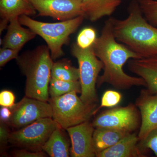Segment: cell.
Wrapping results in <instances>:
<instances>
[{
	"label": "cell",
	"mask_w": 157,
	"mask_h": 157,
	"mask_svg": "<svg viewBox=\"0 0 157 157\" xmlns=\"http://www.w3.org/2000/svg\"><path fill=\"white\" fill-rule=\"evenodd\" d=\"M93 48L96 56L104 64V73L98 77L97 87L105 83L121 90L135 86H146L143 78L130 76L124 71V65L129 60L141 57L117 40L110 18L104 23L101 36L96 39Z\"/></svg>",
	"instance_id": "obj_1"
},
{
	"label": "cell",
	"mask_w": 157,
	"mask_h": 157,
	"mask_svg": "<svg viewBox=\"0 0 157 157\" xmlns=\"http://www.w3.org/2000/svg\"><path fill=\"white\" fill-rule=\"evenodd\" d=\"M128 11L125 19L110 17L116 39L141 58L157 56V27L147 20L137 0L131 2Z\"/></svg>",
	"instance_id": "obj_2"
},
{
	"label": "cell",
	"mask_w": 157,
	"mask_h": 157,
	"mask_svg": "<svg viewBox=\"0 0 157 157\" xmlns=\"http://www.w3.org/2000/svg\"><path fill=\"white\" fill-rule=\"evenodd\" d=\"M16 60L26 77V97L48 102L54 62L48 46H38L33 50L18 56Z\"/></svg>",
	"instance_id": "obj_3"
},
{
	"label": "cell",
	"mask_w": 157,
	"mask_h": 157,
	"mask_svg": "<svg viewBox=\"0 0 157 157\" xmlns=\"http://www.w3.org/2000/svg\"><path fill=\"white\" fill-rule=\"evenodd\" d=\"M84 19V16L81 15L61 22L47 23L35 20L27 15L18 17L22 25L27 27L45 40L53 60L63 55V46L69 43L70 35L76 32Z\"/></svg>",
	"instance_id": "obj_4"
},
{
	"label": "cell",
	"mask_w": 157,
	"mask_h": 157,
	"mask_svg": "<svg viewBox=\"0 0 157 157\" xmlns=\"http://www.w3.org/2000/svg\"><path fill=\"white\" fill-rule=\"evenodd\" d=\"M76 92H72L48 100L52 109V118L62 128L67 129L90 121L95 113L98 104L85 103Z\"/></svg>",
	"instance_id": "obj_5"
},
{
	"label": "cell",
	"mask_w": 157,
	"mask_h": 157,
	"mask_svg": "<svg viewBox=\"0 0 157 157\" xmlns=\"http://www.w3.org/2000/svg\"><path fill=\"white\" fill-rule=\"evenodd\" d=\"M71 54L78 63L81 86L80 98L86 104H97L98 98L96 86L99 73L104 68L103 63L96 56L93 45L82 49L76 43L74 44Z\"/></svg>",
	"instance_id": "obj_6"
},
{
	"label": "cell",
	"mask_w": 157,
	"mask_h": 157,
	"mask_svg": "<svg viewBox=\"0 0 157 157\" xmlns=\"http://www.w3.org/2000/svg\"><path fill=\"white\" fill-rule=\"evenodd\" d=\"M59 127H60L59 125L52 118L40 119L11 132L9 143L19 148L33 151H42L52 133Z\"/></svg>",
	"instance_id": "obj_7"
},
{
	"label": "cell",
	"mask_w": 157,
	"mask_h": 157,
	"mask_svg": "<svg viewBox=\"0 0 157 157\" xmlns=\"http://www.w3.org/2000/svg\"><path fill=\"white\" fill-rule=\"evenodd\" d=\"M95 128H105L129 134L140 128L141 117L135 104H130L125 107H115L104 110L93 120Z\"/></svg>",
	"instance_id": "obj_8"
},
{
	"label": "cell",
	"mask_w": 157,
	"mask_h": 157,
	"mask_svg": "<svg viewBox=\"0 0 157 157\" xmlns=\"http://www.w3.org/2000/svg\"><path fill=\"white\" fill-rule=\"evenodd\" d=\"M12 114L9 124L19 129L40 119L52 118V109L50 104L25 97L11 108Z\"/></svg>",
	"instance_id": "obj_9"
},
{
	"label": "cell",
	"mask_w": 157,
	"mask_h": 157,
	"mask_svg": "<svg viewBox=\"0 0 157 157\" xmlns=\"http://www.w3.org/2000/svg\"><path fill=\"white\" fill-rule=\"evenodd\" d=\"M38 16H48L60 21L84 16L82 0H29Z\"/></svg>",
	"instance_id": "obj_10"
},
{
	"label": "cell",
	"mask_w": 157,
	"mask_h": 157,
	"mask_svg": "<svg viewBox=\"0 0 157 157\" xmlns=\"http://www.w3.org/2000/svg\"><path fill=\"white\" fill-rule=\"evenodd\" d=\"M95 129L88 121L66 129L71 140L70 156L96 157L93 141Z\"/></svg>",
	"instance_id": "obj_11"
},
{
	"label": "cell",
	"mask_w": 157,
	"mask_h": 157,
	"mask_svg": "<svg viewBox=\"0 0 157 157\" xmlns=\"http://www.w3.org/2000/svg\"><path fill=\"white\" fill-rule=\"evenodd\" d=\"M135 104L139 109L141 117L138 134L140 140L157 128V94H150L146 89L142 90Z\"/></svg>",
	"instance_id": "obj_12"
},
{
	"label": "cell",
	"mask_w": 157,
	"mask_h": 157,
	"mask_svg": "<svg viewBox=\"0 0 157 157\" xmlns=\"http://www.w3.org/2000/svg\"><path fill=\"white\" fill-rule=\"evenodd\" d=\"M128 67L132 73L143 78L149 93L157 94V56L131 59Z\"/></svg>",
	"instance_id": "obj_13"
},
{
	"label": "cell",
	"mask_w": 157,
	"mask_h": 157,
	"mask_svg": "<svg viewBox=\"0 0 157 157\" xmlns=\"http://www.w3.org/2000/svg\"><path fill=\"white\" fill-rule=\"evenodd\" d=\"M140 141L135 132L127 135L114 145L98 153L97 157H147L138 146Z\"/></svg>",
	"instance_id": "obj_14"
},
{
	"label": "cell",
	"mask_w": 157,
	"mask_h": 157,
	"mask_svg": "<svg viewBox=\"0 0 157 157\" xmlns=\"http://www.w3.org/2000/svg\"><path fill=\"white\" fill-rule=\"evenodd\" d=\"M21 25L18 17L10 20L7 33L2 41L3 48L21 50L26 43L35 38L36 34Z\"/></svg>",
	"instance_id": "obj_15"
},
{
	"label": "cell",
	"mask_w": 157,
	"mask_h": 157,
	"mask_svg": "<svg viewBox=\"0 0 157 157\" xmlns=\"http://www.w3.org/2000/svg\"><path fill=\"white\" fill-rule=\"evenodd\" d=\"M121 2L122 0H82L84 18L95 22L110 16Z\"/></svg>",
	"instance_id": "obj_16"
},
{
	"label": "cell",
	"mask_w": 157,
	"mask_h": 157,
	"mask_svg": "<svg viewBox=\"0 0 157 157\" xmlns=\"http://www.w3.org/2000/svg\"><path fill=\"white\" fill-rule=\"evenodd\" d=\"M36 12L29 0H0L1 20L7 22L22 15L34 16Z\"/></svg>",
	"instance_id": "obj_17"
},
{
	"label": "cell",
	"mask_w": 157,
	"mask_h": 157,
	"mask_svg": "<svg viewBox=\"0 0 157 157\" xmlns=\"http://www.w3.org/2000/svg\"><path fill=\"white\" fill-rule=\"evenodd\" d=\"M62 128L60 127L56 128L42 147V150L49 156H70V142L62 132Z\"/></svg>",
	"instance_id": "obj_18"
},
{
	"label": "cell",
	"mask_w": 157,
	"mask_h": 157,
	"mask_svg": "<svg viewBox=\"0 0 157 157\" xmlns=\"http://www.w3.org/2000/svg\"><path fill=\"white\" fill-rule=\"evenodd\" d=\"M128 135L129 134L111 129H95L93 135V141L96 155L113 146Z\"/></svg>",
	"instance_id": "obj_19"
},
{
	"label": "cell",
	"mask_w": 157,
	"mask_h": 157,
	"mask_svg": "<svg viewBox=\"0 0 157 157\" xmlns=\"http://www.w3.org/2000/svg\"><path fill=\"white\" fill-rule=\"evenodd\" d=\"M51 77L64 81H78L80 78L79 69L73 67L68 59L60 60L53 63Z\"/></svg>",
	"instance_id": "obj_20"
},
{
	"label": "cell",
	"mask_w": 157,
	"mask_h": 157,
	"mask_svg": "<svg viewBox=\"0 0 157 157\" xmlns=\"http://www.w3.org/2000/svg\"><path fill=\"white\" fill-rule=\"evenodd\" d=\"M72 92L81 94V86L79 80L64 81L51 77L48 90L51 98L59 97Z\"/></svg>",
	"instance_id": "obj_21"
},
{
	"label": "cell",
	"mask_w": 157,
	"mask_h": 157,
	"mask_svg": "<svg viewBox=\"0 0 157 157\" xmlns=\"http://www.w3.org/2000/svg\"><path fill=\"white\" fill-rule=\"evenodd\" d=\"M144 16L152 25L157 27V0H137Z\"/></svg>",
	"instance_id": "obj_22"
},
{
	"label": "cell",
	"mask_w": 157,
	"mask_h": 157,
	"mask_svg": "<svg viewBox=\"0 0 157 157\" xmlns=\"http://www.w3.org/2000/svg\"><path fill=\"white\" fill-rule=\"evenodd\" d=\"M97 38V33L94 29L85 28L78 34L76 44L80 48L86 49L93 46Z\"/></svg>",
	"instance_id": "obj_23"
},
{
	"label": "cell",
	"mask_w": 157,
	"mask_h": 157,
	"mask_svg": "<svg viewBox=\"0 0 157 157\" xmlns=\"http://www.w3.org/2000/svg\"><path fill=\"white\" fill-rule=\"evenodd\" d=\"M121 94L119 92L113 90H107L103 94L101 98V105L97 108L95 113L103 107H117L122 100Z\"/></svg>",
	"instance_id": "obj_24"
},
{
	"label": "cell",
	"mask_w": 157,
	"mask_h": 157,
	"mask_svg": "<svg viewBox=\"0 0 157 157\" xmlns=\"http://www.w3.org/2000/svg\"><path fill=\"white\" fill-rule=\"evenodd\" d=\"M140 141L138 146L142 151L149 149L157 157V128L151 131L144 139Z\"/></svg>",
	"instance_id": "obj_25"
},
{
	"label": "cell",
	"mask_w": 157,
	"mask_h": 157,
	"mask_svg": "<svg viewBox=\"0 0 157 157\" xmlns=\"http://www.w3.org/2000/svg\"><path fill=\"white\" fill-rule=\"evenodd\" d=\"M20 50L2 48L0 49V67H3L13 59L18 58Z\"/></svg>",
	"instance_id": "obj_26"
},
{
	"label": "cell",
	"mask_w": 157,
	"mask_h": 157,
	"mask_svg": "<svg viewBox=\"0 0 157 157\" xmlns=\"http://www.w3.org/2000/svg\"><path fill=\"white\" fill-rule=\"evenodd\" d=\"M14 93L9 90H4L0 93V105L2 107L13 108L15 104Z\"/></svg>",
	"instance_id": "obj_27"
},
{
	"label": "cell",
	"mask_w": 157,
	"mask_h": 157,
	"mask_svg": "<svg viewBox=\"0 0 157 157\" xmlns=\"http://www.w3.org/2000/svg\"><path fill=\"white\" fill-rule=\"evenodd\" d=\"M6 123L1 121L0 124V144H1V152H4L6 147L9 143V137L10 133L9 129L6 124Z\"/></svg>",
	"instance_id": "obj_28"
},
{
	"label": "cell",
	"mask_w": 157,
	"mask_h": 157,
	"mask_svg": "<svg viewBox=\"0 0 157 157\" xmlns=\"http://www.w3.org/2000/svg\"><path fill=\"white\" fill-rule=\"evenodd\" d=\"M13 156L15 157H45L46 156V155L43 151H33L20 148L13 151Z\"/></svg>",
	"instance_id": "obj_29"
},
{
	"label": "cell",
	"mask_w": 157,
	"mask_h": 157,
	"mask_svg": "<svg viewBox=\"0 0 157 157\" xmlns=\"http://www.w3.org/2000/svg\"><path fill=\"white\" fill-rule=\"evenodd\" d=\"M12 111L11 108L2 107L0 110V120L1 121L8 123L11 118Z\"/></svg>",
	"instance_id": "obj_30"
}]
</instances>
